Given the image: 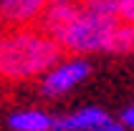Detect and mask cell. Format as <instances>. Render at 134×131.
I'll return each instance as SVG.
<instances>
[{
	"instance_id": "obj_1",
	"label": "cell",
	"mask_w": 134,
	"mask_h": 131,
	"mask_svg": "<svg viewBox=\"0 0 134 131\" xmlns=\"http://www.w3.org/2000/svg\"><path fill=\"white\" fill-rule=\"evenodd\" d=\"M56 40L63 48V53L71 56H96V53L127 56L134 48V28L132 23L106 10L81 3L74 20L63 28V33Z\"/></svg>"
},
{
	"instance_id": "obj_2",
	"label": "cell",
	"mask_w": 134,
	"mask_h": 131,
	"mask_svg": "<svg viewBox=\"0 0 134 131\" xmlns=\"http://www.w3.org/2000/svg\"><path fill=\"white\" fill-rule=\"evenodd\" d=\"M63 58V48L36 25L0 28V81L23 83L41 78L56 61Z\"/></svg>"
},
{
	"instance_id": "obj_3",
	"label": "cell",
	"mask_w": 134,
	"mask_h": 131,
	"mask_svg": "<svg viewBox=\"0 0 134 131\" xmlns=\"http://www.w3.org/2000/svg\"><path fill=\"white\" fill-rule=\"evenodd\" d=\"M91 76V61L86 56L61 58L41 76V93L46 98H61L79 88Z\"/></svg>"
},
{
	"instance_id": "obj_4",
	"label": "cell",
	"mask_w": 134,
	"mask_h": 131,
	"mask_svg": "<svg viewBox=\"0 0 134 131\" xmlns=\"http://www.w3.org/2000/svg\"><path fill=\"white\" fill-rule=\"evenodd\" d=\"M48 0H0V28L36 25Z\"/></svg>"
},
{
	"instance_id": "obj_5",
	"label": "cell",
	"mask_w": 134,
	"mask_h": 131,
	"mask_svg": "<svg viewBox=\"0 0 134 131\" xmlns=\"http://www.w3.org/2000/svg\"><path fill=\"white\" fill-rule=\"evenodd\" d=\"M109 118L111 116L101 106H83V109H76L66 116L53 118V131H89Z\"/></svg>"
},
{
	"instance_id": "obj_6",
	"label": "cell",
	"mask_w": 134,
	"mask_h": 131,
	"mask_svg": "<svg viewBox=\"0 0 134 131\" xmlns=\"http://www.w3.org/2000/svg\"><path fill=\"white\" fill-rule=\"evenodd\" d=\"M10 131H53V116L41 109H20L8 116Z\"/></svg>"
},
{
	"instance_id": "obj_7",
	"label": "cell",
	"mask_w": 134,
	"mask_h": 131,
	"mask_svg": "<svg viewBox=\"0 0 134 131\" xmlns=\"http://www.w3.org/2000/svg\"><path fill=\"white\" fill-rule=\"evenodd\" d=\"M89 5L99 8V10H106V13L116 15V18H121L127 23L134 20V0H91Z\"/></svg>"
},
{
	"instance_id": "obj_8",
	"label": "cell",
	"mask_w": 134,
	"mask_h": 131,
	"mask_svg": "<svg viewBox=\"0 0 134 131\" xmlns=\"http://www.w3.org/2000/svg\"><path fill=\"white\" fill-rule=\"evenodd\" d=\"M119 124L124 126L127 131L134 126V106H132V103H127V106L121 109V114H119Z\"/></svg>"
},
{
	"instance_id": "obj_9",
	"label": "cell",
	"mask_w": 134,
	"mask_h": 131,
	"mask_svg": "<svg viewBox=\"0 0 134 131\" xmlns=\"http://www.w3.org/2000/svg\"><path fill=\"white\" fill-rule=\"evenodd\" d=\"M89 131H127L124 126L119 124V121H104V124H99V126H94V129H89Z\"/></svg>"
},
{
	"instance_id": "obj_10",
	"label": "cell",
	"mask_w": 134,
	"mask_h": 131,
	"mask_svg": "<svg viewBox=\"0 0 134 131\" xmlns=\"http://www.w3.org/2000/svg\"><path fill=\"white\" fill-rule=\"evenodd\" d=\"M76 3H91V0H76Z\"/></svg>"
}]
</instances>
